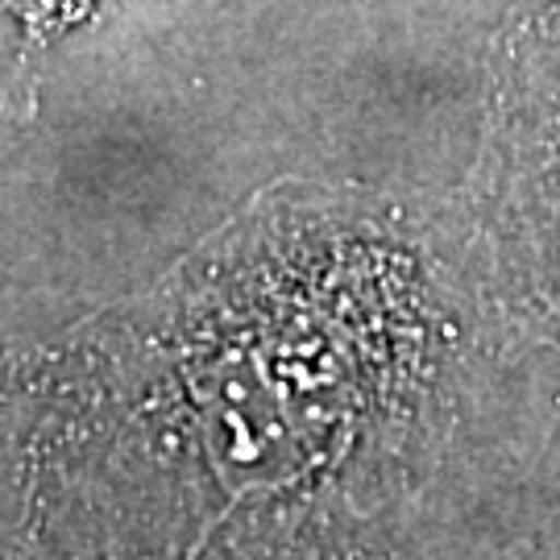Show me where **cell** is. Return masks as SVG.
<instances>
[{"label":"cell","mask_w":560,"mask_h":560,"mask_svg":"<svg viewBox=\"0 0 560 560\" xmlns=\"http://www.w3.org/2000/svg\"><path fill=\"white\" fill-rule=\"evenodd\" d=\"M457 261L506 361L560 395V13L520 62V101L499 108L460 229Z\"/></svg>","instance_id":"cell-1"},{"label":"cell","mask_w":560,"mask_h":560,"mask_svg":"<svg viewBox=\"0 0 560 560\" xmlns=\"http://www.w3.org/2000/svg\"><path fill=\"white\" fill-rule=\"evenodd\" d=\"M386 560H560V395L520 382Z\"/></svg>","instance_id":"cell-2"},{"label":"cell","mask_w":560,"mask_h":560,"mask_svg":"<svg viewBox=\"0 0 560 560\" xmlns=\"http://www.w3.org/2000/svg\"><path fill=\"white\" fill-rule=\"evenodd\" d=\"M96 9H101V0H0V13L13 18L25 55L62 42Z\"/></svg>","instance_id":"cell-3"}]
</instances>
